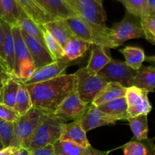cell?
<instances>
[{
  "label": "cell",
  "instance_id": "cell-23",
  "mask_svg": "<svg viewBox=\"0 0 155 155\" xmlns=\"http://www.w3.org/2000/svg\"><path fill=\"white\" fill-rule=\"evenodd\" d=\"M133 86L154 92L155 87V68L154 66H142L136 71Z\"/></svg>",
  "mask_w": 155,
  "mask_h": 155
},
{
  "label": "cell",
  "instance_id": "cell-31",
  "mask_svg": "<svg viewBox=\"0 0 155 155\" xmlns=\"http://www.w3.org/2000/svg\"><path fill=\"white\" fill-rule=\"evenodd\" d=\"M2 7L5 13V18L3 21L15 26L17 24L22 10L17 3L16 0H0Z\"/></svg>",
  "mask_w": 155,
  "mask_h": 155
},
{
  "label": "cell",
  "instance_id": "cell-47",
  "mask_svg": "<svg viewBox=\"0 0 155 155\" xmlns=\"http://www.w3.org/2000/svg\"><path fill=\"white\" fill-rule=\"evenodd\" d=\"M65 1L68 2L71 5V7H72L74 9V11H75V8H75V0H65Z\"/></svg>",
  "mask_w": 155,
  "mask_h": 155
},
{
  "label": "cell",
  "instance_id": "cell-15",
  "mask_svg": "<svg viewBox=\"0 0 155 155\" xmlns=\"http://www.w3.org/2000/svg\"><path fill=\"white\" fill-rule=\"evenodd\" d=\"M60 140L74 142L83 148L91 145L86 136V133L82 128L80 119L63 124Z\"/></svg>",
  "mask_w": 155,
  "mask_h": 155
},
{
  "label": "cell",
  "instance_id": "cell-25",
  "mask_svg": "<svg viewBox=\"0 0 155 155\" xmlns=\"http://www.w3.org/2000/svg\"><path fill=\"white\" fill-rule=\"evenodd\" d=\"M121 148L124 155H154V139L142 141L131 140Z\"/></svg>",
  "mask_w": 155,
  "mask_h": 155
},
{
  "label": "cell",
  "instance_id": "cell-20",
  "mask_svg": "<svg viewBox=\"0 0 155 155\" xmlns=\"http://www.w3.org/2000/svg\"><path fill=\"white\" fill-rule=\"evenodd\" d=\"M16 2L24 13L40 27L54 20L44 12L36 0H16Z\"/></svg>",
  "mask_w": 155,
  "mask_h": 155
},
{
  "label": "cell",
  "instance_id": "cell-29",
  "mask_svg": "<svg viewBox=\"0 0 155 155\" xmlns=\"http://www.w3.org/2000/svg\"><path fill=\"white\" fill-rule=\"evenodd\" d=\"M19 83V81L12 77L4 82L1 89V103L14 109Z\"/></svg>",
  "mask_w": 155,
  "mask_h": 155
},
{
  "label": "cell",
  "instance_id": "cell-51",
  "mask_svg": "<svg viewBox=\"0 0 155 155\" xmlns=\"http://www.w3.org/2000/svg\"><path fill=\"white\" fill-rule=\"evenodd\" d=\"M0 63H1V64H2V61H1V60H0ZM2 66H3V64H2ZM3 67H4V66H3ZM4 68H5V67H4Z\"/></svg>",
  "mask_w": 155,
  "mask_h": 155
},
{
  "label": "cell",
  "instance_id": "cell-1",
  "mask_svg": "<svg viewBox=\"0 0 155 155\" xmlns=\"http://www.w3.org/2000/svg\"><path fill=\"white\" fill-rule=\"evenodd\" d=\"M75 74H61L42 83L27 85L32 107L53 113L60 103L76 90Z\"/></svg>",
  "mask_w": 155,
  "mask_h": 155
},
{
  "label": "cell",
  "instance_id": "cell-40",
  "mask_svg": "<svg viewBox=\"0 0 155 155\" xmlns=\"http://www.w3.org/2000/svg\"><path fill=\"white\" fill-rule=\"evenodd\" d=\"M110 152V151H99V150L95 149L92 145H90V146H89L85 149V151H83V153L81 155H109Z\"/></svg>",
  "mask_w": 155,
  "mask_h": 155
},
{
  "label": "cell",
  "instance_id": "cell-36",
  "mask_svg": "<svg viewBox=\"0 0 155 155\" xmlns=\"http://www.w3.org/2000/svg\"><path fill=\"white\" fill-rule=\"evenodd\" d=\"M14 127L15 123L0 119V141L4 148L10 146L13 138Z\"/></svg>",
  "mask_w": 155,
  "mask_h": 155
},
{
  "label": "cell",
  "instance_id": "cell-37",
  "mask_svg": "<svg viewBox=\"0 0 155 155\" xmlns=\"http://www.w3.org/2000/svg\"><path fill=\"white\" fill-rule=\"evenodd\" d=\"M36 71V68L33 61H26L20 65L18 77L16 80L20 83H24L31 77Z\"/></svg>",
  "mask_w": 155,
  "mask_h": 155
},
{
  "label": "cell",
  "instance_id": "cell-9",
  "mask_svg": "<svg viewBox=\"0 0 155 155\" xmlns=\"http://www.w3.org/2000/svg\"><path fill=\"white\" fill-rule=\"evenodd\" d=\"M89 104L80 99L75 90L60 103L53 114L65 124L70 120L80 119L88 108Z\"/></svg>",
  "mask_w": 155,
  "mask_h": 155
},
{
  "label": "cell",
  "instance_id": "cell-2",
  "mask_svg": "<svg viewBox=\"0 0 155 155\" xmlns=\"http://www.w3.org/2000/svg\"><path fill=\"white\" fill-rule=\"evenodd\" d=\"M64 123L50 113L30 137L23 144L22 148L27 151L37 149L47 145H54L60 139L62 127Z\"/></svg>",
  "mask_w": 155,
  "mask_h": 155
},
{
  "label": "cell",
  "instance_id": "cell-4",
  "mask_svg": "<svg viewBox=\"0 0 155 155\" xmlns=\"http://www.w3.org/2000/svg\"><path fill=\"white\" fill-rule=\"evenodd\" d=\"M138 38H144L140 18L127 12L124 19L109 30L108 48H117L129 39Z\"/></svg>",
  "mask_w": 155,
  "mask_h": 155
},
{
  "label": "cell",
  "instance_id": "cell-27",
  "mask_svg": "<svg viewBox=\"0 0 155 155\" xmlns=\"http://www.w3.org/2000/svg\"><path fill=\"white\" fill-rule=\"evenodd\" d=\"M125 58V63L135 71H138L145 61V51L138 46H126L119 49Z\"/></svg>",
  "mask_w": 155,
  "mask_h": 155
},
{
  "label": "cell",
  "instance_id": "cell-21",
  "mask_svg": "<svg viewBox=\"0 0 155 155\" xmlns=\"http://www.w3.org/2000/svg\"><path fill=\"white\" fill-rule=\"evenodd\" d=\"M127 89L117 83H107L94 98L92 104L98 107L104 103L125 97Z\"/></svg>",
  "mask_w": 155,
  "mask_h": 155
},
{
  "label": "cell",
  "instance_id": "cell-45",
  "mask_svg": "<svg viewBox=\"0 0 155 155\" xmlns=\"http://www.w3.org/2000/svg\"><path fill=\"white\" fill-rule=\"evenodd\" d=\"M12 155H28V151L24 148H18V151Z\"/></svg>",
  "mask_w": 155,
  "mask_h": 155
},
{
  "label": "cell",
  "instance_id": "cell-18",
  "mask_svg": "<svg viewBox=\"0 0 155 155\" xmlns=\"http://www.w3.org/2000/svg\"><path fill=\"white\" fill-rule=\"evenodd\" d=\"M43 28L61 45L62 48L74 38V34L64 19H56L44 24Z\"/></svg>",
  "mask_w": 155,
  "mask_h": 155
},
{
  "label": "cell",
  "instance_id": "cell-32",
  "mask_svg": "<svg viewBox=\"0 0 155 155\" xmlns=\"http://www.w3.org/2000/svg\"><path fill=\"white\" fill-rule=\"evenodd\" d=\"M56 155H81L86 148L69 141L59 139L53 145Z\"/></svg>",
  "mask_w": 155,
  "mask_h": 155
},
{
  "label": "cell",
  "instance_id": "cell-28",
  "mask_svg": "<svg viewBox=\"0 0 155 155\" xmlns=\"http://www.w3.org/2000/svg\"><path fill=\"white\" fill-rule=\"evenodd\" d=\"M127 120L129 121L130 129L133 133L132 140L142 141L148 139V115H139L134 117H130Z\"/></svg>",
  "mask_w": 155,
  "mask_h": 155
},
{
  "label": "cell",
  "instance_id": "cell-24",
  "mask_svg": "<svg viewBox=\"0 0 155 155\" xmlns=\"http://www.w3.org/2000/svg\"><path fill=\"white\" fill-rule=\"evenodd\" d=\"M16 25L18 26L21 30L25 32L30 36L34 38L36 40L40 42L44 47L46 48L43 36V32L45 29L43 28V27H40L33 20L27 17L23 11L21 12Z\"/></svg>",
  "mask_w": 155,
  "mask_h": 155
},
{
  "label": "cell",
  "instance_id": "cell-12",
  "mask_svg": "<svg viewBox=\"0 0 155 155\" xmlns=\"http://www.w3.org/2000/svg\"><path fill=\"white\" fill-rule=\"evenodd\" d=\"M82 128L86 133L103 126L114 125L117 121L106 114L103 113L92 103L89 104L83 116L80 118Z\"/></svg>",
  "mask_w": 155,
  "mask_h": 155
},
{
  "label": "cell",
  "instance_id": "cell-7",
  "mask_svg": "<svg viewBox=\"0 0 155 155\" xmlns=\"http://www.w3.org/2000/svg\"><path fill=\"white\" fill-rule=\"evenodd\" d=\"M74 8L77 15L92 27L107 28V15L102 2L98 0H75Z\"/></svg>",
  "mask_w": 155,
  "mask_h": 155
},
{
  "label": "cell",
  "instance_id": "cell-33",
  "mask_svg": "<svg viewBox=\"0 0 155 155\" xmlns=\"http://www.w3.org/2000/svg\"><path fill=\"white\" fill-rule=\"evenodd\" d=\"M127 12L139 18L150 15L146 0H121Z\"/></svg>",
  "mask_w": 155,
  "mask_h": 155
},
{
  "label": "cell",
  "instance_id": "cell-3",
  "mask_svg": "<svg viewBox=\"0 0 155 155\" xmlns=\"http://www.w3.org/2000/svg\"><path fill=\"white\" fill-rule=\"evenodd\" d=\"M49 112L42 109L32 107L24 115L19 116L15 123L14 134L10 146L21 148L36 129L49 114Z\"/></svg>",
  "mask_w": 155,
  "mask_h": 155
},
{
  "label": "cell",
  "instance_id": "cell-8",
  "mask_svg": "<svg viewBox=\"0 0 155 155\" xmlns=\"http://www.w3.org/2000/svg\"><path fill=\"white\" fill-rule=\"evenodd\" d=\"M136 74V71L129 67L125 61L116 59H111L98 73L107 83H117L126 88L133 86Z\"/></svg>",
  "mask_w": 155,
  "mask_h": 155
},
{
  "label": "cell",
  "instance_id": "cell-19",
  "mask_svg": "<svg viewBox=\"0 0 155 155\" xmlns=\"http://www.w3.org/2000/svg\"><path fill=\"white\" fill-rule=\"evenodd\" d=\"M111 59L108 48L101 45H92L90 56L86 68L89 72L98 74Z\"/></svg>",
  "mask_w": 155,
  "mask_h": 155
},
{
  "label": "cell",
  "instance_id": "cell-38",
  "mask_svg": "<svg viewBox=\"0 0 155 155\" xmlns=\"http://www.w3.org/2000/svg\"><path fill=\"white\" fill-rule=\"evenodd\" d=\"M19 115L13 108L0 103V119L8 122L15 123Z\"/></svg>",
  "mask_w": 155,
  "mask_h": 155
},
{
  "label": "cell",
  "instance_id": "cell-50",
  "mask_svg": "<svg viewBox=\"0 0 155 155\" xmlns=\"http://www.w3.org/2000/svg\"><path fill=\"white\" fill-rule=\"evenodd\" d=\"M0 103H1V92H0Z\"/></svg>",
  "mask_w": 155,
  "mask_h": 155
},
{
  "label": "cell",
  "instance_id": "cell-41",
  "mask_svg": "<svg viewBox=\"0 0 155 155\" xmlns=\"http://www.w3.org/2000/svg\"><path fill=\"white\" fill-rule=\"evenodd\" d=\"M11 76L9 75V74L8 73L7 70L2 66L1 63H0V92H1L2 87V85L4 83V82L6 80L10 77Z\"/></svg>",
  "mask_w": 155,
  "mask_h": 155
},
{
  "label": "cell",
  "instance_id": "cell-48",
  "mask_svg": "<svg viewBox=\"0 0 155 155\" xmlns=\"http://www.w3.org/2000/svg\"><path fill=\"white\" fill-rule=\"evenodd\" d=\"M2 148H4V147H3L1 141H0V150H2Z\"/></svg>",
  "mask_w": 155,
  "mask_h": 155
},
{
  "label": "cell",
  "instance_id": "cell-14",
  "mask_svg": "<svg viewBox=\"0 0 155 155\" xmlns=\"http://www.w3.org/2000/svg\"><path fill=\"white\" fill-rule=\"evenodd\" d=\"M44 12L54 20L67 19L78 16L77 12L65 0H36Z\"/></svg>",
  "mask_w": 155,
  "mask_h": 155
},
{
  "label": "cell",
  "instance_id": "cell-30",
  "mask_svg": "<svg viewBox=\"0 0 155 155\" xmlns=\"http://www.w3.org/2000/svg\"><path fill=\"white\" fill-rule=\"evenodd\" d=\"M32 107H32L31 98L27 87L24 83H20L18 93L15 98L14 110L18 114L19 116H21L27 113Z\"/></svg>",
  "mask_w": 155,
  "mask_h": 155
},
{
  "label": "cell",
  "instance_id": "cell-44",
  "mask_svg": "<svg viewBox=\"0 0 155 155\" xmlns=\"http://www.w3.org/2000/svg\"><path fill=\"white\" fill-rule=\"evenodd\" d=\"M146 3L150 15H155V0H146Z\"/></svg>",
  "mask_w": 155,
  "mask_h": 155
},
{
  "label": "cell",
  "instance_id": "cell-49",
  "mask_svg": "<svg viewBox=\"0 0 155 155\" xmlns=\"http://www.w3.org/2000/svg\"><path fill=\"white\" fill-rule=\"evenodd\" d=\"M98 1H99V2H102V1H103V0H98ZM117 1H120V2H121V0H117Z\"/></svg>",
  "mask_w": 155,
  "mask_h": 155
},
{
  "label": "cell",
  "instance_id": "cell-22",
  "mask_svg": "<svg viewBox=\"0 0 155 155\" xmlns=\"http://www.w3.org/2000/svg\"><path fill=\"white\" fill-rule=\"evenodd\" d=\"M97 107L116 121L124 120H127L130 118L127 112V104L125 97L104 103Z\"/></svg>",
  "mask_w": 155,
  "mask_h": 155
},
{
  "label": "cell",
  "instance_id": "cell-5",
  "mask_svg": "<svg viewBox=\"0 0 155 155\" xmlns=\"http://www.w3.org/2000/svg\"><path fill=\"white\" fill-rule=\"evenodd\" d=\"M74 37L91 45H101L108 48V36L110 28L101 29L88 24L79 16L64 19Z\"/></svg>",
  "mask_w": 155,
  "mask_h": 155
},
{
  "label": "cell",
  "instance_id": "cell-16",
  "mask_svg": "<svg viewBox=\"0 0 155 155\" xmlns=\"http://www.w3.org/2000/svg\"><path fill=\"white\" fill-rule=\"evenodd\" d=\"M12 33L15 48V71L14 78L17 79L20 65L26 61H33L30 55L24 39L21 33V29L17 25L12 26Z\"/></svg>",
  "mask_w": 155,
  "mask_h": 155
},
{
  "label": "cell",
  "instance_id": "cell-17",
  "mask_svg": "<svg viewBox=\"0 0 155 155\" xmlns=\"http://www.w3.org/2000/svg\"><path fill=\"white\" fill-rule=\"evenodd\" d=\"M0 27L3 33V48H4L5 59L6 68L9 75L14 78L15 71V48H14V39L12 33V26L5 21L0 19Z\"/></svg>",
  "mask_w": 155,
  "mask_h": 155
},
{
  "label": "cell",
  "instance_id": "cell-13",
  "mask_svg": "<svg viewBox=\"0 0 155 155\" xmlns=\"http://www.w3.org/2000/svg\"><path fill=\"white\" fill-rule=\"evenodd\" d=\"M21 33L27 45L36 70L54 61L48 49L44 47L40 42L36 40L34 38L29 36L22 30H21Z\"/></svg>",
  "mask_w": 155,
  "mask_h": 155
},
{
  "label": "cell",
  "instance_id": "cell-34",
  "mask_svg": "<svg viewBox=\"0 0 155 155\" xmlns=\"http://www.w3.org/2000/svg\"><path fill=\"white\" fill-rule=\"evenodd\" d=\"M45 46L54 61H58L64 58V51L61 45L48 33L45 30L43 32Z\"/></svg>",
  "mask_w": 155,
  "mask_h": 155
},
{
  "label": "cell",
  "instance_id": "cell-39",
  "mask_svg": "<svg viewBox=\"0 0 155 155\" xmlns=\"http://www.w3.org/2000/svg\"><path fill=\"white\" fill-rule=\"evenodd\" d=\"M28 155H56L53 145H47L42 148L28 151Z\"/></svg>",
  "mask_w": 155,
  "mask_h": 155
},
{
  "label": "cell",
  "instance_id": "cell-43",
  "mask_svg": "<svg viewBox=\"0 0 155 155\" xmlns=\"http://www.w3.org/2000/svg\"><path fill=\"white\" fill-rule=\"evenodd\" d=\"M18 148L12 146L6 147L0 150V155H12L18 151Z\"/></svg>",
  "mask_w": 155,
  "mask_h": 155
},
{
  "label": "cell",
  "instance_id": "cell-26",
  "mask_svg": "<svg viewBox=\"0 0 155 155\" xmlns=\"http://www.w3.org/2000/svg\"><path fill=\"white\" fill-rule=\"evenodd\" d=\"M91 44L74 37L71 39L64 47V58L70 61H74L86 54L91 48Z\"/></svg>",
  "mask_w": 155,
  "mask_h": 155
},
{
  "label": "cell",
  "instance_id": "cell-11",
  "mask_svg": "<svg viewBox=\"0 0 155 155\" xmlns=\"http://www.w3.org/2000/svg\"><path fill=\"white\" fill-rule=\"evenodd\" d=\"M71 64H72V61L67 60L65 58L58 61H54L52 63L48 64L45 66L36 70L31 77L22 83L27 86V85L42 83V82L51 80L61 74H64L63 73Z\"/></svg>",
  "mask_w": 155,
  "mask_h": 155
},
{
  "label": "cell",
  "instance_id": "cell-42",
  "mask_svg": "<svg viewBox=\"0 0 155 155\" xmlns=\"http://www.w3.org/2000/svg\"><path fill=\"white\" fill-rule=\"evenodd\" d=\"M3 43H4V39H3V33L2 31V29L0 27V60H1L3 66L6 68V64H5V54H4V48H3Z\"/></svg>",
  "mask_w": 155,
  "mask_h": 155
},
{
  "label": "cell",
  "instance_id": "cell-46",
  "mask_svg": "<svg viewBox=\"0 0 155 155\" xmlns=\"http://www.w3.org/2000/svg\"><path fill=\"white\" fill-rule=\"evenodd\" d=\"M4 18H5V13L4 12H3L2 7V5H1V1H0V19L3 21Z\"/></svg>",
  "mask_w": 155,
  "mask_h": 155
},
{
  "label": "cell",
  "instance_id": "cell-10",
  "mask_svg": "<svg viewBox=\"0 0 155 155\" xmlns=\"http://www.w3.org/2000/svg\"><path fill=\"white\" fill-rule=\"evenodd\" d=\"M149 92L144 89L132 86L127 89L125 98L127 104V112L130 117L139 115H148L152 110L148 99Z\"/></svg>",
  "mask_w": 155,
  "mask_h": 155
},
{
  "label": "cell",
  "instance_id": "cell-6",
  "mask_svg": "<svg viewBox=\"0 0 155 155\" xmlns=\"http://www.w3.org/2000/svg\"><path fill=\"white\" fill-rule=\"evenodd\" d=\"M77 78L76 92L82 101L91 104L98 92L107 83L102 77L98 74L89 72L87 68H80L74 73Z\"/></svg>",
  "mask_w": 155,
  "mask_h": 155
},
{
  "label": "cell",
  "instance_id": "cell-35",
  "mask_svg": "<svg viewBox=\"0 0 155 155\" xmlns=\"http://www.w3.org/2000/svg\"><path fill=\"white\" fill-rule=\"evenodd\" d=\"M141 27L146 39L152 45L155 44V15H148L140 18Z\"/></svg>",
  "mask_w": 155,
  "mask_h": 155
}]
</instances>
